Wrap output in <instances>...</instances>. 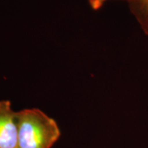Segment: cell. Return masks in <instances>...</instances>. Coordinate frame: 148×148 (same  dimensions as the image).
Instances as JSON below:
<instances>
[{
	"mask_svg": "<svg viewBox=\"0 0 148 148\" xmlns=\"http://www.w3.org/2000/svg\"><path fill=\"white\" fill-rule=\"evenodd\" d=\"M17 148H51L61 135L57 123L38 109L16 112Z\"/></svg>",
	"mask_w": 148,
	"mask_h": 148,
	"instance_id": "6da1fadb",
	"label": "cell"
},
{
	"mask_svg": "<svg viewBox=\"0 0 148 148\" xmlns=\"http://www.w3.org/2000/svg\"><path fill=\"white\" fill-rule=\"evenodd\" d=\"M0 148H17L16 112L9 101H0Z\"/></svg>",
	"mask_w": 148,
	"mask_h": 148,
	"instance_id": "7a4b0ae2",
	"label": "cell"
},
{
	"mask_svg": "<svg viewBox=\"0 0 148 148\" xmlns=\"http://www.w3.org/2000/svg\"><path fill=\"white\" fill-rule=\"evenodd\" d=\"M128 2L132 14L144 33L148 35V0H129Z\"/></svg>",
	"mask_w": 148,
	"mask_h": 148,
	"instance_id": "3957f363",
	"label": "cell"
},
{
	"mask_svg": "<svg viewBox=\"0 0 148 148\" xmlns=\"http://www.w3.org/2000/svg\"><path fill=\"white\" fill-rule=\"evenodd\" d=\"M106 1H108V0H88L89 4L93 10H99L100 8H102V6L104 5V3ZM127 1H129V0H127Z\"/></svg>",
	"mask_w": 148,
	"mask_h": 148,
	"instance_id": "277c9868",
	"label": "cell"
}]
</instances>
